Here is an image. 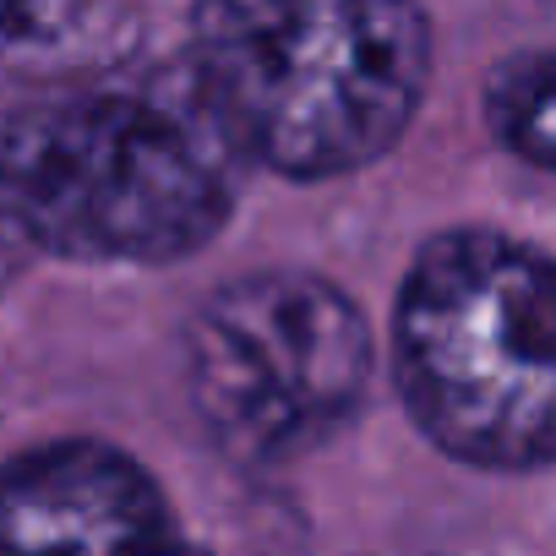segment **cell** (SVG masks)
<instances>
[{
	"instance_id": "1",
	"label": "cell",
	"mask_w": 556,
	"mask_h": 556,
	"mask_svg": "<svg viewBox=\"0 0 556 556\" xmlns=\"http://www.w3.org/2000/svg\"><path fill=\"white\" fill-rule=\"evenodd\" d=\"M245 169L191 77L0 110V224L66 262L197 256L235 218Z\"/></svg>"
},
{
	"instance_id": "2",
	"label": "cell",
	"mask_w": 556,
	"mask_h": 556,
	"mask_svg": "<svg viewBox=\"0 0 556 556\" xmlns=\"http://www.w3.org/2000/svg\"><path fill=\"white\" fill-rule=\"evenodd\" d=\"M431 50L420 0H197L186 77L245 164L339 180L404 142Z\"/></svg>"
},
{
	"instance_id": "3",
	"label": "cell",
	"mask_w": 556,
	"mask_h": 556,
	"mask_svg": "<svg viewBox=\"0 0 556 556\" xmlns=\"http://www.w3.org/2000/svg\"><path fill=\"white\" fill-rule=\"evenodd\" d=\"M393 388L415 431L491 475L556 464V256L491 224L431 235L399 278Z\"/></svg>"
},
{
	"instance_id": "4",
	"label": "cell",
	"mask_w": 556,
	"mask_h": 556,
	"mask_svg": "<svg viewBox=\"0 0 556 556\" xmlns=\"http://www.w3.org/2000/svg\"><path fill=\"white\" fill-rule=\"evenodd\" d=\"M180 361L213 447L245 469H285L361 415L382 344L344 285L312 267H256L191 312Z\"/></svg>"
},
{
	"instance_id": "5",
	"label": "cell",
	"mask_w": 556,
	"mask_h": 556,
	"mask_svg": "<svg viewBox=\"0 0 556 556\" xmlns=\"http://www.w3.org/2000/svg\"><path fill=\"white\" fill-rule=\"evenodd\" d=\"M0 556H213L115 442L61 437L0 464Z\"/></svg>"
},
{
	"instance_id": "6",
	"label": "cell",
	"mask_w": 556,
	"mask_h": 556,
	"mask_svg": "<svg viewBox=\"0 0 556 556\" xmlns=\"http://www.w3.org/2000/svg\"><path fill=\"white\" fill-rule=\"evenodd\" d=\"M480 115L507 159L556 180V45L513 50L496 61L480 93Z\"/></svg>"
},
{
	"instance_id": "7",
	"label": "cell",
	"mask_w": 556,
	"mask_h": 556,
	"mask_svg": "<svg viewBox=\"0 0 556 556\" xmlns=\"http://www.w3.org/2000/svg\"><path fill=\"white\" fill-rule=\"evenodd\" d=\"M99 17V0H0V61H61L93 39Z\"/></svg>"
}]
</instances>
